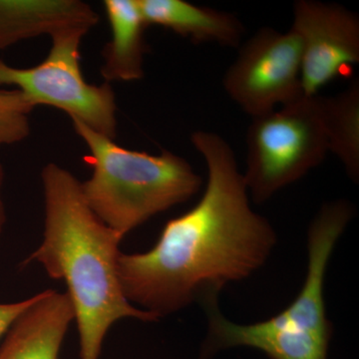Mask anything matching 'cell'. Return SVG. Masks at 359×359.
Returning <instances> with one entry per match:
<instances>
[{"mask_svg":"<svg viewBox=\"0 0 359 359\" xmlns=\"http://www.w3.org/2000/svg\"><path fill=\"white\" fill-rule=\"evenodd\" d=\"M191 141L207 164L204 195L165 224L153 249L121 252L118 264L125 297L158 320L249 278L266 264L278 240L268 219L250 208L228 142L208 131L194 132Z\"/></svg>","mask_w":359,"mask_h":359,"instance_id":"1","label":"cell"},{"mask_svg":"<svg viewBox=\"0 0 359 359\" xmlns=\"http://www.w3.org/2000/svg\"><path fill=\"white\" fill-rule=\"evenodd\" d=\"M41 179L43 240L23 266L40 264L49 278L65 282L79 334L80 359H100L104 339L118 320H158L123 294L118 264L124 237L90 209L81 182L55 163L43 168Z\"/></svg>","mask_w":359,"mask_h":359,"instance_id":"2","label":"cell"},{"mask_svg":"<svg viewBox=\"0 0 359 359\" xmlns=\"http://www.w3.org/2000/svg\"><path fill=\"white\" fill-rule=\"evenodd\" d=\"M71 121L89 151L85 162L92 175L81 182L84 199L123 237L199 192L202 178L184 158L167 150L159 155L129 150L83 123Z\"/></svg>","mask_w":359,"mask_h":359,"instance_id":"3","label":"cell"},{"mask_svg":"<svg viewBox=\"0 0 359 359\" xmlns=\"http://www.w3.org/2000/svg\"><path fill=\"white\" fill-rule=\"evenodd\" d=\"M247 144L245 185L262 204L318 167L330 152L323 96L304 95L252 118Z\"/></svg>","mask_w":359,"mask_h":359,"instance_id":"4","label":"cell"},{"mask_svg":"<svg viewBox=\"0 0 359 359\" xmlns=\"http://www.w3.org/2000/svg\"><path fill=\"white\" fill-rule=\"evenodd\" d=\"M82 33H68L52 39L47 57L40 65L16 68L0 60V86H13L30 102L51 106L67 113L97 133L115 140L117 103L110 83L89 84L80 67Z\"/></svg>","mask_w":359,"mask_h":359,"instance_id":"5","label":"cell"},{"mask_svg":"<svg viewBox=\"0 0 359 359\" xmlns=\"http://www.w3.org/2000/svg\"><path fill=\"white\" fill-rule=\"evenodd\" d=\"M224 87L252 118L268 114L304 96L302 46L294 30H257L226 70Z\"/></svg>","mask_w":359,"mask_h":359,"instance_id":"6","label":"cell"},{"mask_svg":"<svg viewBox=\"0 0 359 359\" xmlns=\"http://www.w3.org/2000/svg\"><path fill=\"white\" fill-rule=\"evenodd\" d=\"M290 29L301 42L304 95H318L359 62V18L344 6L299 0Z\"/></svg>","mask_w":359,"mask_h":359,"instance_id":"7","label":"cell"},{"mask_svg":"<svg viewBox=\"0 0 359 359\" xmlns=\"http://www.w3.org/2000/svg\"><path fill=\"white\" fill-rule=\"evenodd\" d=\"M354 215L346 200L327 203L320 208L308 231V269L301 292L271 323L297 332H311L332 339V323L325 304L327 264L337 241Z\"/></svg>","mask_w":359,"mask_h":359,"instance_id":"8","label":"cell"},{"mask_svg":"<svg viewBox=\"0 0 359 359\" xmlns=\"http://www.w3.org/2000/svg\"><path fill=\"white\" fill-rule=\"evenodd\" d=\"M202 302L209 321L201 349L203 359L212 358L224 349L240 346L256 348L271 359H327L332 339L280 327L269 320L238 325L221 313L218 295H210Z\"/></svg>","mask_w":359,"mask_h":359,"instance_id":"9","label":"cell"},{"mask_svg":"<svg viewBox=\"0 0 359 359\" xmlns=\"http://www.w3.org/2000/svg\"><path fill=\"white\" fill-rule=\"evenodd\" d=\"M74 309L67 292L43 290L4 335L0 359H59Z\"/></svg>","mask_w":359,"mask_h":359,"instance_id":"10","label":"cell"},{"mask_svg":"<svg viewBox=\"0 0 359 359\" xmlns=\"http://www.w3.org/2000/svg\"><path fill=\"white\" fill-rule=\"evenodd\" d=\"M99 15L80 0H0V51L35 37L87 33Z\"/></svg>","mask_w":359,"mask_h":359,"instance_id":"11","label":"cell"},{"mask_svg":"<svg viewBox=\"0 0 359 359\" xmlns=\"http://www.w3.org/2000/svg\"><path fill=\"white\" fill-rule=\"evenodd\" d=\"M147 26L168 28L194 42L236 47L244 26L233 14L196 6L184 0H137Z\"/></svg>","mask_w":359,"mask_h":359,"instance_id":"12","label":"cell"},{"mask_svg":"<svg viewBox=\"0 0 359 359\" xmlns=\"http://www.w3.org/2000/svg\"><path fill=\"white\" fill-rule=\"evenodd\" d=\"M104 9L109 21L111 39L101 55V74L107 83L136 81L144 77V55L148 27L137 0H105Z\"/></svg>","mask_w":359,"mask_h":359,"instance_id":"13","label":"cell"},{"mask_svg":"<svg viewBox=\"0 0 359 359\" xmlns=\"http://www.w3.org/2000/svg\"><path fill=\"white\" fill-rule=\"evenodd\" d=\"M330 152L344 164L349 178H359V84L334 97H323Z\"/></svg>","mask_w":359,"mask_h":359,"instance_id":"14","label":"cell"},{"mask_svg":"<svg viewBox=\"0 0 359 359\" xmlns=\"http://www.w3.org/2000/svg\"><path fill=\"white\" fill-rule=\"evenodd\" d=\"M35 108L20 90H0V147L29 136V118Z\"/></svg>","mask_w":359,"mask_h":359,"instance_id":"15","label":"cell"},{"mask_svg":"<svg viewBox=\"0 0 359 359\" xmlns=\"http://www.w3.org/2000/svg\"><path fill=\"white\" fill-rule=\"evenodd\" d=\"M36 299V294L25 301L0 304V339L6 335L7 330L23 311L29 308Z\"/></svg>","mask_w":359,"mask_h":359,"instance_id":"16","label":"cell"},{"mask_svg":"<svg viewBox=\"0 0 359 359\" xmlns=\"http://www.w3.org/2000/svg\"><path fill=\"white\" fill-rule=\"evenodd\" d=\"M4 168L0 163V235H1L2 231H4V224L6 223V208H4V201H2L1 190L2 186H4Z\"/></svg>","mask_w":359,"mask_h":359,"instance_id":"17","label":"cell"}]
</instances>
